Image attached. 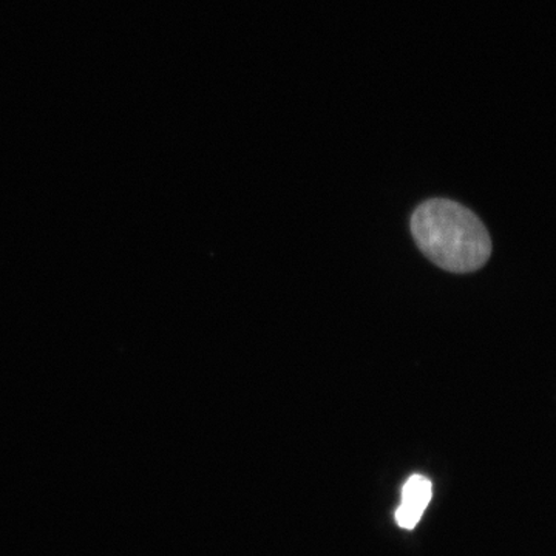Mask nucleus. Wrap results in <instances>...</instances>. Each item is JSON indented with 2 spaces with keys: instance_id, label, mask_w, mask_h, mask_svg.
Returning <instances> with one entry per match:
<instances>
[{
  "instance_id": "obj_1",
  "label": "nucleus",
  "mask_w": 556,
  "mask_h": 556,
  "mask_svg": "<svg viewBox=\"0 0 556 556\" xmlns=\"http://www.w3.org/2000/svg\"><path fill=\"white\" fill-rule=\"evenodd\" d=\"M417 247L439 268L473 273L492 254V240L481 219L452 200H428L412 217Z\"/></svg>"
},
{
  "instance_id": "obj_2",
  "label": "nucleus",
  "mask_w": 556,
  "mask_h": 556,
  "mask_svg": "<svg viewBox=\"0 0 556 556\" xmlns=\"http://www.w3.org/2000/svg\"><path fill=\"white\" fill-rule=\"evenodd\" d=\"M431 500V482L422 475H413L402 490L396 521L402 529H415Z\"/></svg>"
}]
</instances>
